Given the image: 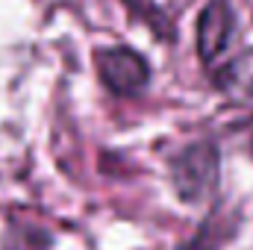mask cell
<instances>
[{"label": "cell", "instance_id": "1", "mask_svg": "<svg viewBox=\"0 0 253 250\" xmlns=\"http://www.w3.org/2000/svg\"><path fill=\"white\" fill-rule=\"evenodd\" d=\"M218 174H221V153H218V144H212V141L191 144L171 162L174 188H177L180 200H186V203L206 200L218 186Z\"/></svg>", "mask_w": 253, "mask_h": 250}, {"label": "cell", "instance_id": "2", "mask_svg": "<svg viewBox=\"0 0 253 250\" xmlns=\"http://www.w3.org/2000/svg\"><path fill=\"white\" fill-rule=\"evenodd\" d=\"M97 74L103 80V85L118 94V97H135L147 88L150 83V65L141 53L129 50V47H109L100 50L94 56Z\"/></svg>", "mask_w": 253, "mask_h": 250}, {"label": "cell", "instance_id": "3", "mask_svg": "<svg viewBox=\"0 0 253 250\" xmlns=\"http://www.w3.org/2000/svg\"><path fill=\"white\" fill-rule=\"evenodd\" d=\"M233 30H236V18H233V9L227 0H212L200 12V18H197V53L206 65L215 62L227 50Z\"/></svg>", "mask_w": 253, "mask_h": 250}, {"label": "cell", "instance_id": "4", "mask_svg": "<svg viewBox=\"0 0 253 250\" xmlns=\"http://www.w3.org/2000/svg\"><path fill=\"white\" fill-rule=\"evenodd\" d=\"M215 88L233 103L253 106V50H245L215 74Z\"/></svg>", "mask_w": 253, "mask_h": 250}, {"label": "cell", "instance_id": "5", "mask_svg": "<svg viewBox=\"0 0 253 250\" xmlns=\"http://www.w3.org/2000/svg\"><path fill=\"white\" fill-rule=\"evenodd\" d=\"M3 250H53V236L36 224H15L3 239Z\"/></svg>", "mask_w": 253, "mask_h": 250}]
</instances>
